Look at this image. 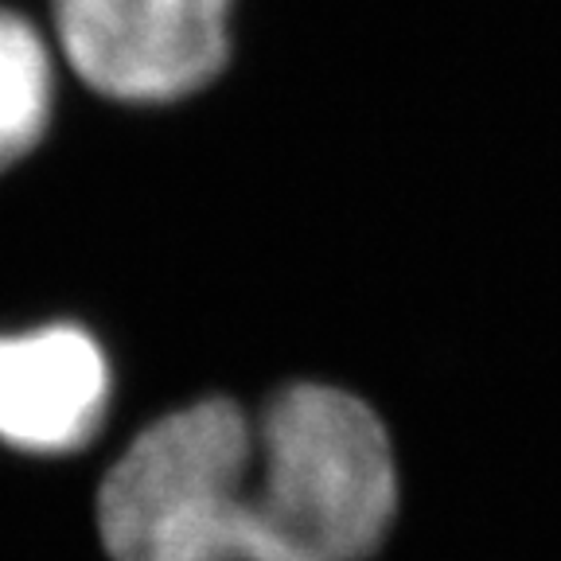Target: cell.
Masks as SVG:
<instances>
[{
    "instance_id": "2",
    "label": "cell",
    "mask_w": 561,
    "mask_h": 561,
    "mask_svg": "<svg viewBox=\"0 0 561 561\" xmlns=\"http://www.w3.org/2000/svg\"><path fill=\"white\" fill-rule=\"evenodd\" d=\"M254 421L227 398L180 405L140 430L98 491L114 561H242Z\"/></svg>"
},
{
    "instance_id": "1",
    "label": "cell",
    "mask_w": 561,
    "mask_h": 561,
    "mask_svg": "<svg viewBox=\"0 0 561 561\" xmlns=\"http://www.w3.org/2000/svg\"><path fill=\"white\" fill-rule=\"evenodd\" d=\"M398 507L394 448L363 398L297 382L254 425L242 561H367Z\"/></svg>"
},
{
    "instance_id": "4",
    "label": "cell",
    "mask_w": 561,
    "mask_h": 561,
    "mask_svg": "<svg viewBox=\"0 0 561 561\" xmlns=\"http://www.w3.org/2000/svg\"><path fill=\"white\" fill-rule=\"evenodd\" d=\"M110 386L105 351L82 328L0 335V440L35 456L75 453L102 430Z\"/></svg>"
},
{
    "instance_id": "3",
    "label": "cell",
    "mask_w": 561,
    "mask_h": 561,
    "mask_svg": "<svg viewBox=\"0 0 561 561\" xmlns=\"http://www.w3.org/2000/svg\"><path fill=\"white\" fill-rule=\"evenodd\" d=\"M230 9L234 0H55V35L94 94L160 105L219 79Z\"/></svg>"
},
{
    "instance_id": "5",
    "label": "cell",
    "mask_w": 561,
    "mask_h": 561,
    "mask_svg": "<svg viewBox=\"0 0 561 561\" xmlns=\"http://www.w3.org/2000/svg\"><path fill=\"white\" fill-rule=\"evenodd\" d=\"M55 62L39 27L0 9V172L39 145L51 125Z\"/></svg>"
}]
</instances>
